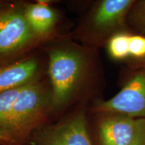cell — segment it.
<instances>
[{"instance_id": "6da1fadb", "label": "cell", "mask_w": 145, "mask_h": 145, "mask_svg": "<svg viewBox=\"0 0 145 145\" xmlns=\"http://www.w3.org/2000/svg\"><path fill=\"white\" fill-rule=\"evenodd\" d=\"M88 58L82 51L61 47L49 52V75L52 85L50 108L59 110L66 106L82 81Z\"/></svg>"}, {"instance_id": "7a4b0ae2", "label": "cell", "mask_w": 145, "mask_h": 145, "mask_svg": "<svg viewBox=\"0 0 145 145\" xmlns=\"http://www.w3.org/2000/svg\"><path fill=\"white\" fill-rule=\"evenodd\" d=\"M50 108V97L40 83L34 81L24 86L14 101L7 130L25 139L40 126Z\"/></svg>"}, {"instance_id": "3957f363", "label": "cell", "mask_w": 145, "mask_h": 145, "mask_svg": "<svg viewBox=\"0 0 145 145\" xmlns=\"http://www.w3.org/2000/svg\"><path fill=\"white\" fill-rule=\"evenodd\" d=\"M36 37L24 10L3 3L0 8V67L12 63Z\"/></svg>"}, {"instance_id": "277c9868", "label": "cell", "mask_w": 145, "mask_h": 145, "mask_svg": "<svg viewBox=\"0 0 145 145\" xmlns=\"http://www.w3.org/2000/svg\"><path fill=\"white\" fill-rule=\"evenodd\" d=\"M95 112L145 119V69H139L113 97L96 105Z\"/></svg>"}, {"instance_id": "5b68a950", "label": "cell", "mask_w": 145, "mask_h": 145, "mask_svg": "<svg viewBox=\"0 0 145 145\" xmlns=\"http://www.w3.org/2000/svg\"><path fill=\"white\" fill-rule=\"evenodd\" d=\"M35 145H93L88 129L85 112H78L36 136Z\"/></svg>"}, {"instance_id": "8992f818", "label": "cell", "mask_w": 145, "mask_h": 145, "mask_svg": "<svg viewBox=\"0 0 145 145\" xmlns=\"http://www.w3.org/2000/svg\"><path fill=\"white\" fill-rule=\"evenodd\" d=\"M135 0H103L91 16V30L98 37L125 31L128 17Z\"/></svg>"}, {"instance_id": "52a82bcc", "label": "cell", "mask_w": 145, "mask_h": 145, "mask_svg": "<svg viewBox=\"0 0 145 145\" xmlns=\"http://www.w3.org/2000/svg\"><path fill=\"white\" fill-rule=\"evenodd\" d=\"M97 124L99 145H131L137 133V119L120 114H102Z\"/></svg>"}, {"instance_id": "ba28073f", "label": "cell", "mask_w": 145, "mask_h": 145, "mask_svg": "<svg viewBox=\"0 0 145 145\" xmlns=\"http://www.w3.org/2000/svg\"><path fill=\"white\" fill-rule=\"evenodd\" d=\"M39 66L34 59H26L0 67V93L36 81Z\"/></svg>"}, {"instance_id": "9c48e42d", "label": "cell", "mask_w": 145, "mask_h": 145, "mask_svg": "<svg viewBox=\"0 0 145 145\" xmlns=\"http://www.w3.org/2000/svg\"><path fill=\"white\" fill-rule=\"evenodd\" d=\"M24 13L29 26L36 36L48 33L57 20L54 10L43 3L28 5L24 10Z\"/></svg>"}, {"instance_id": "30bf717a", "label": "cell", "mask_w": 145, "mask_h": 145, "mask_svg": "<svg viewBox=\"0 0 145 145\" xmlns=\"http://www.w3.org/2000/svg\"><path fill=\"white\" fill-rule=\"evenodd\" d=\"M132 34L124 31L112 35L108 40V50L114 59L124 60L130 58V39Z\"/></svg>"}, {"instance_id": "8fae6325", "label": "cell", "mask_w": 145, "mask_h": 145, "mask_svg": "<svg viewBox=\"0 0 145 145\" xmlns=\"http://www.w3.org/2000/svg\"><path fill=\"white\" fill-rule=\"evenodd\" d=\"M23 87L0 93V128L7 130L12 106Z\"/></svg>"}, {"instance_id": "7c38bea8", "label": "cell", "mask_w": 145, "mask_h": 145, "mask_svg": "<svg viewBox=\"0 0 145 145\" xmlns=\"http://www.w3.org/2000/svg\"><path fill=\"white\" fill-rule=\"evenodd\" d=\"M128 24L138 34L145 35V0L134 3L128 14Z\"/></svg>"}, {"instance_id": "4fadbf2b", "label": "cell", "mask_w": 145, "mask_h": 145, "mask_svg": "<svg viewBox=\"0 0 145 145\" xmlns=\"http://www.w3.org/2000/svg\"><path fill=\"white\" fill-rule=\"evenodd\" d=\"M130 58L132 61L145 59V35L134 34L130 39Z\"/></svg>"}, {"instance_id": "5bb4252c", "label": "cell", "mask_w": 145, "mask_h": 145, "mask_svg": "<svg viewBox=\"0 0 145 145\" xmlns=\"http://www.w3.org/2000/svg\"><path fill=\"white\" fill-rule=\"evenodd\" d=\"M24 140L14 132L0 128V145H20Z\"/></svg>"}, {"instance_id": "9a60e30c", "label": "cell", "mask_w": 145, "mask_h": 145, "mask_svg": "<svg viewBox=\"0 0 145 145\" xmlns=\"http://www.w3.org/2000/svg\"><path fill=\"white\" fill-rule=\"evenodd\" d=\"M131 145H145V119H137V130Z\"/></svg>"}, {"instance_id": "2e32d148", "label": "cell", "mask_w": 145, "mask_h": 145, "mask_svg": "<svg viewBox=\"0 0 145 145\" xmlns=\"http://www.w3.org/2000/svg\"><path fill=\"white\" fill-rule=\"evenodd\" d=\"M133 65L138 69H145V59L141 61H132Z\"/></svg>"}, {"instance_id": "e0dca14e", "label": "cell", "mask_w": 145, "mask_h": 145, "mask_svg": "<svg viewBox=\"0 0 145 145\" xmlns=\"http://www.w3.org/2000/svg\"><path fill=\"white\" fill-rule=\"evenodd\" d=\"M3 3H3V2H1V1H0V8H1V6H2V5H3Z\"/></svg>"}]
</instances>
